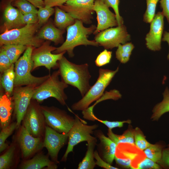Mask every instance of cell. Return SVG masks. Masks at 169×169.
Masks as SVG:
<instances>
[{"mask_svg": "<svg viewBox=\"0 0 169 169\" xmlns=\"http://www.w3.org/2000/svg\"><path fill=\"white\" fill-rule=\"evenodd\" d=\"M58 68L61 79L68 85L77 88L82 97L91 86V75L87 63L76 64L68 60L64 56L58 61Z\"/></svg>", "mask_w": 169, "mask_h": 169, "instance_id": "1", "label": "cell"}, {"mask_svg": "<svg viewBox=\"0 0 169 169\" xmlns=\"http://www.w3.org/2000/svg\"><path fill=\"white\" fill-rule=\"evenodd\" d=\"M96 26L94 24L88 27H85L81 21L75 19V23L67 28V34L65 41L53 51L54 54L63 52H67L69 57L74 56V48L79 45H91L98 47V44L95 40L88 39L89 36L93 33Z\"/></svg>", "mask_w": 169, "mask_h": 169, "instance_id": "2", "label": "cell"}, {"mask_svg": "<svg viewBox=\"0 0 169 169\" xmlns=\"http://www.w3.org/2000/svg\"><path fill=\"white\" fill-rule=\"evenodd\" d=\"M41 25L36 23L25 25L19 28L5 30L0 35V46L16 44L38 47L44 43L35 34Z\"/></svg>", "mask_w": 169, "mask_h": 169, "instance_id": "3", "label": "cell"}, {"mask_svg": "<svg viewBox=\"0 0 169 169\" xmlns=\"http://www.w3.org/2000/svg\"><path fill=\"white\" fill-rule=\"evenodd\" d=\"M59 70L50 74L49 78L35 88L32 99L41 102L50 97L56 99L62 105H66L67 96L64 92L68 85L61 79Z\"/></svg>", "mask_w": 169, "mask_h": 169, "instance_id": "4", "label": "cell"}, {"mask_svg": "<svg viewBox=\"0 0 169 169\" xmlns=\"http://www.w3.org/2000/svg\"><path fill=\"white\" fill-rule=\"evenodd\" d=\"M34 48L27 46L23 55L15 63L14 87L30 85L38 86L49 76L50 74L40 77L31 74L33 66L32 54Z\"/></svg>", "mask_w": 169, "mask_h": 169, "instance_id": "5", "label": "cell"}, {"mask_svg": "<svg viewBox=\"0 0 169 169\" xmlns=\"http://www.w3.org/2000/svg\"><path fill=\"white\" fill-rule=\"evenodd\" d=\"M118 70V67L115 70L99 69L98 77L95 83L81 100L72 105V109L83 111L88 108L93 102L99 100Z\"/></svg>", "mask_w": 169, "mask_h": 169, "instance_id": "6", "label": "cell"}, {"mask_svg": "<svg viewBox=\"0 0 169 169\" xmlns=\"http://www.w3.org/2000/svg\"><path fill=\"white\" fill-rule=\"evenodd\" d=\"M74 123L68 133V142L66 151L62 159L66 161L68 154L73 151L74 147L78 144L88 141L94 137L91 135L98 127V124L89 125L77 115L74 117Z\"/></svg>", "mask_w": 169, "mask_h": 169, "instance_id": "7", "label": "cell"}, {"mask_svg": "<svg viewBox=\"0 0 169 169\" xmlns=\"http://www.w3.org/2000/svg\"><path fill=\"white\" fill-rule=\"evenodd\" d=\"M57 47L50 45L49 41L44 42L38 47L34 48L32 54L33 64L32 71L40 66H44L49 70L51 69L58 68V61L66 52L52 53V52Z\"/></svg>", "mask_w": 169, "mask_h": 169, "instance_id": "8", "label": "cell"}, {"mask_svg": "<svg viewBox=\"0 0 169 169\" xmlns=\"http://www.w3.org/2000/svg\"><path fill=\"white\" fill-rule=\"evenodd\" d=\"M46 123L50 127L60 133H68L72 127L74 118L65 111L57 107L41 106Z\"/></svg>", "mask_w": 169, "mask_h": 169, "instance_id": "9", "label": "cell"}, {"mask_svg": "<svg viewBox=\"0 0 169 169\" xmlns=\"http://www.w3.org/2000/svg\"><path fill=\"white\" fill-rule=\"evenodd\" d=\"M94 38L99 46L108 49L127 43L131 40V36L123 24L101 31L95 35Z\"/></svg>", "mask_w": 169, "mask_h": 169, "instance_id": "10", "label": "cell"}, {"mask_svg": "<svg viewBox=\"0 0 169 169\" xmlns=\"http://www.w3.org/2000/svg\"><path fill=\"white\" fill-rule=\"evenodd\" d=\"M37 86L30 85L14 87L12 95L16 118L17 128L24 119Z\"/></svg>", "mask_w": 169, "mask_h": 169, "instance_id": "11", "label": "cell"}, {"mask_svg": "<svg viewBox=\"0 0 169 169\" xmlns=\"http://www.w3.org/2000/svg\"><path fill=\"white\" fill-rule=\"evenodd\" d=\"M95 0H69L59 7L68 13L74 19L85 24L92 23L93 7Z\"/></svg>", "mask_w": 169, "mask_h": 169, "instance_id": "12", "label": "cell"}, {"mask_svg": "<svg viewBox=\"0 0 169 169\" xmlns=\"http://www.w3.org/2000/svg\"><path fill=\"white\" fill-rule=\"evenodd\" d=\"M44 117L41 106L31 102L23 119V126L31 135L39 136L43 129Z\"/></svg>", "mask_w": 169, "mask_h": 169, "instance_id": "13", "label": "cell"}, {"mask_svg": "<svg viewBox=\"0 0 169 169\" xmlns=\"http://www.w3.org/2000/svg\"><path fill=\"white\" fill-rule=\"evenodd\" d=\"M164 17L162 12H159L150 23V31L146 35L145 40L147 48L151 51H159L161 49Z\"/></svg>", "mask_w": 169, "mask_h": 169, "instance_id": "14", "label": "cell"}, {"mask_svg": "<svg viewBox=\"0 0 169 169\" xmlns=\"http://www.w3.org/2000/svg\"><path fill=\"white\" fill-rule=\"evenodd\" d=\"M93 10L96 14L97 21L94 34L96 35L101 31L118 26L115 14L110 10L102 0H95Z\"/></svg>", "mask_w": 169, "mask_h": 169, "instance_id": "15", "label": "cell"}, {"mask_svg": "<svg viewBox=\"0 0 169 169\" xmlns=\"http://www.w3.org/2000/svg\"><path fill=\"white\" fill-rule=\"evenodd\" d=\"M45 133L43 146L47 148L53 160L58 163V154L68 140V133H59L47 126L46 127Z\"/></svg>", "mask_w": 169, "mask_h": 169, "instance_id": "16", "label": "cell"}, {"mask_svg": "<svg viewBox=\"0 0 169 169\" xmlns=\"http://www.w3.org/2000/svg\"><path fill=\"white\" fill-rule=\"evenodd\" d=\"M94 133L100 141L97 145V151L100 156L111 165L115 160L117 145L109 137L105 136L101 130H95Z\"/></svg>", "mask_w": 169, "mask_h": 169, "instance_id": "17", "label": "cell"}, {"mask_svg": "<svg viewBox=\"0 0 169 169\" xmlns=\"http://www.w3.org/2000/svg\"><path fill=\"white\" fill-rule=\"evenodd\" d=\"M18 141L24 157L29 156L43 146L40 139L31 135L24 126H22L20 131Z\"/></svg>", "mask_w": 169, "mask_h": 169, "instance_id": "18", "label": "cell"}, {"mask_svg": "<svg viewBox=\"0 0 169 169\" xmlns=\"http://www.w3.org/2000/svg\"><path fill=\"white\" fill-rule=\"evenodd\" d=\"M22 15L19 9L13 6L12 2H9L5 7L3 13L4 24L5 30L19 28L23 25L22 21Z\"/></svg>", "mask_w": 169, "mask_h": 169, "instance_id": "19", "label": "cell"}, {"mask_svg": "<svg viewBox=\"0 0 169 169\" xmlns=\"http://www.w3.org/2000/svg\"><path fill=\"white\" fill-rule=\"evenodd\" d=\"M46 167L49 169H55L57 166L54 162L51 161L45 155L38 154L33 158L24 161L20 168L23 169H40Z\"/></svg>", "mask_w": 169, "mask_h": 169, "instance_id": "20", "label": "cell"}, {"mask_svg": "<svg viewBox=\"0 0 169 169\" xmlns=\"http://www.w3.org/2000/svg\"><path fill=\"white\" fill-rule=\"evenodd\" d=\"M64 32V30L59 29L52 23H49L43 27L37 36L40 39L50 41L58 44L63 42Z\"/></svg>", "mask_w": 169, "mask_h": 169, "instance_id": "21", "label": "cell"}, {"mask_svg": "<svg viewBox=\"0 0 169 169\" xmlns=\"http://www.w3.org/2000/svg\"><path fill=\"white\" fill-rule=\"evenodd\" d=\"M13 106V104L10 97L5 94L1 95L0 119L2 129L6 127L9 125Z\"/></svg>", "mask_w": 169, "mask_h": 169, "instance_id": "22", "label": "cell"}, {"mask_svg": "<svg viewBox=\"0 0 169 169\" xmlns=\"http://www.w3.org/2000/svg\"><path fill=\"white\" fill-rule=\"evenodd\" d=\"M97 140L94 137L87 142V150L84 157L78 166V169H93L96 164L94 160V152L97 145Z\"/></svg>", "mask_w": 169, "mask_h": 169, "instance_id": "23", "label": "cell"}, {"mask_svg": "<svg viewBox=\"0 0 169 169\" xmlns=\"http://www.w3.org/2000/svg\"><path fill=\"white\" fill-rule=\"evenodd\" d=\"M54 9V22L56 27L58 28L64 30L75 23V19L68 13L58 7H55Z\"/></svg>", "mask_w": 169, "mask_h": 169, "instance_id": "24", "label": "cell"}, {"mask_svg": "<svg viewBox=\"0 0 169 169\" xmlns=\"http://www.w3.org/2000/svg\"><path fill=\"white\" fill-rule=\"evenodd\" d=\"M15 65L13 64L11 67L3 73L1 77V83L4 89L5 94L10 97L12 95L14 88L15 78Z\"/></svg>", "mask_w": 169, "mask_h": 169, "instance_id": "25", "label": "cell"}, {"mask_svg": "<svg viewBox=\"0 0 169 169\" xmlns=\"http://www.w3.org/2000/svg\"><path fill=\"white\" fill-rule=\"evenodd\" d=\"M163 95L162 100L153 109L151 117L152 120H158L164 114L169 112V90L167 87L166 88Z\"/></svg>", "mask_w": 169, "mask_h": 169, "instance_id": "26", "label": "cell"}, {"mask_svg": "<svg viewBox=\"0 0 169 169\" xmlns=\"http://www.w3.org/2000/svg\"><path fill=\"white\" fill-rule=\"evenodd\" d=\"M1 47L0 51L6 54L12 64L15 63L27 47L25 45L16 44L4 45Z\"/></svg>", "mask_w": 169, "mask_h": 169, "instance_id": "27", "label": "cell"}, {"mask_svg": "<svg viewBox=\"0 0 169 169\" xmlns=\"http://www.w3.org/2000/svg\"><path fill=\"white\" fill-rule=\"evenodd\" d=\"M107 134L117 145L121 143L135 144L134 131L127 130L122 134L119 135L114 134L112 130L108 129Z\"/></svg>", "mask_w": 169, "mask_h": 169, "instance_id": "28", "label": "cell"}, {"mask_svg": "<svg viewBox=\"0 0 169 169\" xmlns=\"http://www.w3.org/2000/svg\"><path fill=\"white\" fill-rule=\"evenodd\" d=\"M115 52L116 58L121 63L125 64L128 61L131 52L134 48L131 42L119 45Z\"/></svg>", "mask_w": 169, "mask_h": 169, "instance_id": "29", "label": "cell"}, {"mask_svg": "<svg viewBox=\"0 0 169 169\" xmlns=\"http://www.w3.org/2000/svg\"><path fill=\"white\" fill-rule=\"evenodd\" d=\"M162 145L159 144H152L144 150L146 156L155 162L160 164L162 158Z\"/></svg>", "mask_w": 169, "mask_h": 169, "instance_id": "30", "label": "cell"}, {"mask_svg": "<svg viewBox=\"0 0 169 169\" xmlns=\"http://www.w3.org/2000/svg\"><path fill=\"white\" fill-rule=\"evenodd\" d=\"M23 14L28 13L37 14L38 10L33 4L26 0H13L12 3Z\"/></svg>", "mask_w": 169, "mask_h": 169, "instance_id": "31", "label": "cell"}, {"mask_svg": "<svg viewBox=\"0 0 169 169\" xmlns=\"http://www.w3.org/2000/svg\"><path fill=\"white\" fill-rule=\"evenodd\" d=\"M16 128V122H14L9 125L6 127L2 129L0 134V152L4 150L7 147L8 145L5 143V141Z\"/></svg>", "mask_w": 169, "mask_h": 169, "instance_id": "32", "label": "cell"}, {"mask_svg": "<svg viewBox=\"0 0 169 169\" xmlns=\"http://www.w3.org/2000/svg\"><path fill=\"white\" fill-rule=\"evenodd\" d=\"M159 0H146V9L143 15V21L150 23L155 15L156 8Z\"/></svg>", "mask_w": 169, "mask_h": 169, "instance_id": "33", "label": "cell"}, {"mask_svg": "<svg viewBox=\"0 0 169 169\" xmlns=\"http://www.w3.org/2000/svg\"><path fill=\"white\" fill-rule=\"evenodd\" d=\"M15 150V146H12L0 156V169H7L10 167L11 165Z\"/></svg>", "mask_w": 169, "mask_h": 169, "instance_id": "34", "label": "cell"}, {"mask_svg": "<svg viewBox=\"0 0 169 169\" xmlns=\"http://www.w3.org/2000/svg\"><path fill=\"white\" fill-rule=\"evenodd\" d=\"M134 141L135 146L142 151L152 145L146 140L142 132L138 128L134 131Z\"/></svg>", "mask_w": 169, "mask_h": 169, "instance_id": "35", "label": "cell"}, {"mask_svg": "<svg viewBox=\"0 0 169 169\" xmlns=\"http://www.w3.org/2000/svg\"><path fill=\"white\" fill-rule=\"evenodd\" d=\"M55 12V9L45 7L39 8L37 14L38 23L41 25L46 23L49 18Z\"/></svg>", "mask_w": 169, "mask_h": 169, "instance_id": "36", "label": "cell"}, {"mask_svg": "<svg viewBox=\"0 0 169 169\" xmlns=\"http://www.w3.org/2000/svg\"><path fill=\"white\" fill-rule=\"evenodd\" d=\"M121 95L120 92L115 89L110 90V91H107L98 100L96 101L95 104L88 108L89 110L93 111V109L95 106L98 103L108 99H112L114 100H117L120 98Z\"/></svg>", "mask_w": 169, "mask_h": 169, "instance_id": "37", "label": "cell"}, {"mask_svg": "<svg viewBox=\"0 0 169 169\" xmlns=\"http://www.w3.org/2000/svg\"><path fill=\"white\" fill-rule=\"evenodd\" d=\"M112 52L105 49L97 56L95 64L98 67H100L109 63L112 57Z\"/></svg>", "mask_w": 169, "mask_h": 169, "instance_id": "38", "label": "cell"}, {"mask_svg": "<svg viewBox=\"0 0 169 169\" xmlns=\"http://www.w3.org/2000/svg\"><path fill=\"white\" fill-rule=\"evenodd\" d=\"M102 0L109 8L111 7L113 9L116 15L118 26L123 24L124 23L123 18L120 15L119 10L120 0Z\"/></svg>", "mask_w": 169, "mask_h": 169, "instance_id": "39", "label": "cell"}, {"mask_svg": "<svg viewBox=\"0 0 169 169\" xmlns=\"http://www.w3.org/2000/svg\"><path fill=\"white\" fill-rule=\"evenodd\" d=\"M160 168L157 163L146 157L137 165L135 169H158Z\"/></svg>", "mask_w": 169, "mask_h": 169, "instance_id": "40", "label": "cell"}, {"mask_svg": "<svg viewBox=\"0 0 169 169\" xmlns=\"http://www.w3.org/2000/svg\"><path fill=\"white\" fill-rule=\"evenodd\" d=\"M95 120L98 121L106 126L108 129L112 130V129L116 128L122 127L124 124L125 123L130 124L131 123L130 120H123L122 121H109L107 120H101L98 119L96 116L95 117Z\"/></svg>", "mask_w": 169, "mask_h": 169, "instance_id": "41", "label": "cell"}, {"mask_svg": "<svg viewBox=\"0 0 169 169\" xmlns=\"http://www.w3.org/2000/svg\"><path fill=\"white\" fill-rule=\"evenodd\" d=\"M12 64L8 56L3 51L0 52V72L2 74L8 69Z\"/></svg>", "mask_w": 169, "mask_h": 169, "instance_id": "42", "label": "cell"}, {"mask_svg": "<svg viewBox=\"0 0 169 169\" xmlns=\"http://www.w3.org/2000/svg\"><path fill=\"white\" fill-rule=\"evenodd\" d=\"M94 158L95 160L96 165L105 169H118L117 167L112 166L110 164L107 162L100 156L98 151L95 150L94 152Z\"/></svg>", "mask_w": 169, "mask_h": 169, "instance_id": "43", "label": "cell"}, {"mask_svg": "<svg viewBox=\"0 0 169 169\" xmlns=\"http://www.w3.org/2000/svg\"><path fill=\"white\" fill-rule=\"evenodd\" d=\"M22 21L24 25L32 24L38 22L37 14L28 13L22 15Z\"/></svg>", "mask_w": 169, "mask_h": 169, "instance_id": "44", "label": "cell"}, {"mask_svg": "<svg viewBox=\"0 0 169 169\" xmlns=\"http://www.w3.org/2000/svg\"><path fill=\"white\" fill-rule=\"evenodd\" d=\"M160 164L164 168H169V144L162 150V158Z\"/></svg>", "mask_w": 169, "mask_h": 169, "instance_id": "45", "label": "cell"}, {"mask_svg": "<svg viewBox=\"0 0 169 169\" xmlns=\"http://www.w3.org/2000/svg\"><path fill=\"white\" fill-rule=\"evenodd\" d=\"M69 0H44L45 7L53 8L54 7H60Z\"/></svg>", "mask_w": 169, "mask_h": 169, "instance_id": "46", "label": "cell"}, {"mask_svg": "<svg viewBox=\"0 0 169 169\" xmlns=\"http://www.w3.org/2000/svg\"><path fill=\"white\" fill-rule=\"evenodd\" d=\"M160 3L162 12L169 24V0H160Z\"/></svg>", "mask_w": 169, "mask_h": 169, "instance_id": "47", "label": "cell"}, {"mask_svg": "<svg viewBox=\"0 0 169 169\" xmlns=\"http://www.w3.org/2000/svg\"><path fill=\"white\" fill-rule=\"evenodd\" d=\"M115 160L116 163L121 167L131 168V161L130 159L121 158L115 156Z\"/></svg>", "mask_w": 169, "mask_h": 169, "instance_id": "48", "label": "cell"}, {"mask_svg": "<svg viewBox=\"0 0 169 169\" xmlns=\"http://www.w3.org/2000/svg\"><path fill=\"white\" fill-rule=\"evenodd\" d=\"M38 8L45 7L43 0H26Z\"/></svg>", "mask_w": 169, "mask_h": 169, "instance_id": "49", "label": "cell"}, {"mask_svg": "<svg viewBox=\"0 0 169 169\" xmlns=\"http://www.w3.org/2000/svg\"><path fill=\"white\" fill-rule=\"evenodd\" d=\"M162 40L163 41L166 42L169 46V32L165 31L163 34V38L162 39ZM167 59H169V51L168 55H167Z\"/></svg>", "mask_w": 169, "mask_h": 169, "instance_id": "50", "label": "cell"}]
</instances>
